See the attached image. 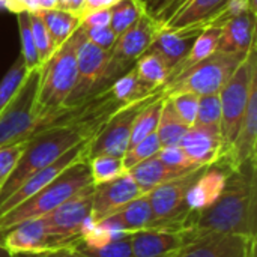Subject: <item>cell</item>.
I'll return each instance as SVG.
<instances>
[{"label": "cell", "mask_w": 257, "mask_h": 257, "mask_svg": "<svg viewBox=\"0 0 257 257\" xmlns=\"http://www.w3.org/2000/svg\"><path fill=\"white\" fill-rule=\"evenodd\" d=\"M187 230L194 235L226 233L256 238L257 173L256 160L229 172L220 197L206 209L191 212Z\"/></svg>", "instance_id": "1"}, {"label": "cell", "mask_w": 257, "mask_h": 257, "mask_svg": "<svg viewBox=\"0 0 257 257\" xmlns=\"http://www.w3.org/2000/svg\"><path fill=\"white\" fill-rule=\"evenodd\" d=\"M99 130V126L86 122H66L51 125L32 136L15 169L0 187V205L30 175L54 163L74 146L92 140Z\"/></svg>", "instance_id": "2"}, {"label": "cell", "mask_w": 257, "mask_h": 257, "mask_svg": "<svg viewBox=\"0 0 257 257\" xmlns=\"http://www.w3.org/2000/svg\"><path fill=\"white\" fill-rule=\"evenodd\" d=\"M81 36V27L69 36L50 59L41 65L38 92L33 105V114L38 130L56 113H59L74 89L77 80V47Z\"/></svg>", "instance_id": "3"}, {"label": "cell", "mask_w": 257, "mask_h": 257, "mask_svg": "<svg viewBox=\"0 0 257 257\" xmlns=\"http://www.w3.org/2000/svg\"><path fill=\"white\" fill-rule=\"evenodd\" d=\"M92 184L89 161L83 158L74 163L30 199L0 215V235L23 221L45 217L74 194Z\"/></svg>", "instance_id": "4"}, {"label": "cell", "mask_w": 257, "mask_h": 257, "mask_svg": "<svg viewBox=\"0 0 257 257\" xmlns=\"http://www.w3.org/2000/svg\"><path fill=\"white\" fill-rule=\"evenodd\" d=\"M257 74V50L256 45L248 51L247 57L238 65L230 78L218 92L221 105V140H223V158L229 154L238 131L241 128L248 98L251 80ZM220 160V161H221Z\"/></svg>", "instance_id": "5"}, {"label": "cell", "mask_w": 257, "mask_h": 257, "mask_svg": "<svg viewBox=\"0 0 257 257\" xmlns=\"http://www.w3.org/2000/svg\"><path fill=\"white\" fill-rule=\"evenodd\" d=\"M163 29V23L157 21L148 12H145L137 23L119 35L113 48L110 50V59L105 74L99 83V92L111 86L114 80L128 72L136 65L137 59L151 48Z\"/></svg>", "instance_id": "6"}, {"label": "cell", "mask_w": 257, "mask_h": 257, "mask_svg": "<svg viewBox=\"0 0 257 257\" xmlns=\"http://www.w3.org/2000/svg\"><path fill=\"white\" fill-rule=\"evenodd\" d=\"M247 54L217 50L175 81L164 84L160 90L164 95L172 92H191L197 96L218 93Z\"/></svg>", "instance_id": "7"}, {"label": "cell", "mask_w": 257, "mask_h": 257, "mask_svg": "<svg viewBox=\"0 0 257 257\" xmlns=\"http://www.w3.org/2000/svg\"><path fill=\"white\" fill-rule=\"evenodd\" d=\"M41 66L30 69L11 102L0 113V148L29 140L36 134L38 122L33 114Z\"/></svg>", "instance_id": "8"}, {"label": "cell", "mask_w": 257, "mask_h": 257, "mask_svg": "<svg viewBox=\"0 0 257 257\" xmlns=\"http://www.w3.org/2000/svg\"><path fill=\"white\" fill-rule=\"evenodd\" d=\"M93 191L95 185H87L54 211L42 217L53 250L71 247L80 241V224L92 212Z\"/></svg>", "instance_id": "9"}, {"label": "cell", "mask_w": 257, "mask_h": 257, "mask_svg": "<svg viewBox=\"0 0 257 257\" xmlns=\"http://www.w3.org/2000/svg\"><path fill=\"white\" fill-rule=\"evenodd\" d=\"M244 9H248L245 0H187L164 23V29L202 32L206 27H221L226 20Z\"/></svg>", "instance_id": "10"}, {"label": "cell", "mask_w": 257, "mask_h": 257, "mask_svg": "<svg viewBox=\"0 0 257 257\" xmlns=\"http://www.w3.org/2000/svg\"><path fill=\"white\" fill-rule=\"evenodd\" d=\"M155 95L157 92L145 99H140L137 102L128 104L119 108L104 123L99 133L92 140H89L86 158L90 160L99 155H111V157L122 158L130 146V137H131V130H133L136 116L143 108V105Z\"/></svg>", "instance_id": "11"}, {"label": "cell", "mask_w": 257, "mask_h": 257, "mask_svg": "<svg viewBox=\"0 0 257 257\" xmlns=\"http://www.w3.org/2000/svg\"><path fill=\"white\" fill-rule=\"evenodd\" d=\"M108 59L110 51L102 50L87 41L81 30L80 42L77 47V80L62 110L75 107L99 92V83L105 74Z\"/></svg>", "instance_id": "12"}, {"label": "cell", "mask_w": 257, "mask_h": 257, "mask_svg": "<svg viewBox=\"0 0 257 257\" xmlns=\"http://www.w3.org/2000/svg\"><path fill=\"white\" fill-rule=\"evenodd\" d=\"M175 257H256V238L226 233H203Z\"/></svg>", "instance_id": "13"}, {"label": "cell", "mask_w": 257, "mask_h": 257, "mask_svg": "<svg viewBox=\"0 0 257 257\" xmlns=\"http://www.w3.org/2000/svg\"><path fill=\"white\" fill-rule=\"evenodd\" d=\"M87 143H80L77 146H74L72 149H69L66 154H63L60 158H57L54 163L45 166L44 169L35 172L33 175H30L2 205H0V215L6 214L8 211H11L12 208L18 206L20 203H23L24 200L30 199L33 194H36L39 190H42L44 187H47L50 182H53L62 172H65L69 166H72L74 163L86 158V151H87ZM87 160V158H86Z\"/></svg>", "instance_id": "14"}, {"label": "cell", "mask_w": 257, "mask_h": 257, "mask_svg": "<svg viewBox=\"0 0 257 257\" xmlns=\"http://www.w3.org/2000/svg\"><path fill=\"white\" fill-rule=\"evenodd\" d=\"M191 230H170L149 227L131 233L134 257H175L191 239Z\"/></svg>", "instance_id": "15"}, {"label": "cell", "mask_w": 257, "mask_h": 257, "mask_svg": "<svg viewBox=\"0 0 257 257\" xmlns=\"http://www.w3.org/2000/svg\"><path fill=\"white\" fill-rule=\"evenodd\" d=\"M257 143V74L251 80L250 86V98L247 104V110L238 131V136L220 164L226 166L230 172L238 170L242 164L256 160Z\"/></svg>", "instance_id": "16"}, {"label": "cell", "mask_w": 257, "mask_h": 257, "mask_svg": "<svg viewBox=\"0 0 257 257\" xmlns=\"http://www.w3.org/2000/svg\"><path fill=\"white\" fill-rule=\"evenodd\" d=\"M140 196H143L142 190L126 172L117 179L95 185L90 215L95 223H99Z\"/></svg>", "instance_id": "17"}, {"label": "cell", "mask_w": 257, "mask_h": 257, "mask_svg": "<svg viewBox=\"0 0 257 257\" xmlns=\"http://www.w3.org/2000/svg\"><path fill=\"white\" fill-rule=\"evenodd\" d=\"M0 245L14 256L53 250L44 218L23 221L0 235Z\"/></svg>", "instance_id": "18"}, {"label": "cell", "mask_w": 257, "mask_h": 257, "mask_svg": "<svg viewBox=\"0 0 257 257\" xmlns=\"http://www.w3.org/2000/svg\"><path fill=\"white\" fill-rule=\"evenodd\" d=\"M257 14L244 9L223 23L217 50L226 53L247 54L256 45Z\"/></svg>", "instance_id": "19"}, {"label": "cell", "mask_w": 257, "mask_h": 257, "mask_svg": "<svg viewBox=\"0 0 257 257\" xmlns=\"http://www.w3.org/2000/svg\"><path fill=\"white\" fill-rule=\"evenodd\" d=\"M179 146L197 166H212L223 157L221 133L208 126H190L181 139Z\"/></svg>", "instance_id": "20"}, {"label": "cell", "mask_w": 257, "mask_h": 257, "mask_svg": "<svg viewBox=\"0 0 257 257\" xmlns=\"http://www.w3.org/2000/svg\"><path fill=\"white\" fill-rule=\"evenodd\" d=\"M229 172L230 170L220 163L206 167L187 193V208L197 212L211 206L223 193Z\"/></svg>", "instance_id": "21"}, {"label": "cell", "mask_w": 257, "mask_h": 257, "mask_svg": "<svg viewBox=\"0 0 257 257\" xmlns=\"http://www.w3.org/2000/svg\"><path fill=\"white\" fill-rule=\"evenodd\" d=\"M199 33V30L163 29V32L158 35L149 50L155 51L164 60L170 72V69H173L188 54Z\"/></svg>", "instance_id": "22"}, {"label": "cell", "mask_w": 257, "mask_h": 257, "mask_svg": "<svg viewBox=\"0 0 257 257\" xmlns=\"http://www.w3.org/2000/svg\"><path fill=\"white\" fill-rule=\"evenodd\" d=\"M152 221H154V215H152L149 197L148 194H143L131 200L130 203H126L119 211H116L114 214H111L110 217L104 218L99 223L133 233L137 230L149 229L152 226Z\"/></svg>", "instance_id": "23"}, {"label": "cell", "mask_w": 257, "mask_h": 257, "mask_svg": "<svg viewBox=\"0 0 257 257\" xmlns=\"http://www.w3.org/2000/svg\"><path fill=\"white\" fill-rule=\"evenodd\" d=\"M128 173L134 179V182L139 185L142 193L148 194L154 188H157V187H160V185H163L172 179L184 176L190 172L172 169L167 164H164L157 155H154V157L139 163L137 166L131 167L128 170Z\"/></svg>", "instance_id": "24"}, {"label": "cell", "mask_w": 257, "mask_h": 257, "mask_svg": "<svg viewBox=\"0 0 257 257\" xmlns=\"http://www.w3.org/2000/svg\"><path fill=\"white\" fill-rule=\"evenodd\" d=\"M218 38H220V27H206V29H203L199 33V36L196 38V41H194L191 50L188 51V54L173 69H170L167 81L164 84L175 81L182 74H185L190 68H193L194 65H197L199 62L205 60L212 53H215L217 45H218Z\"/></svg>", "instance_id": "25"}, {"label": "cell", "mask_w": 257, "mask_h": 257, "mask_svg": "<svg viewBox=\"0 0 257 257\" xmlns=\"http://www.w3.org/2000/svg\"><path fill=\"white\" fill-rule=\"evenodd\" d=\"M41 20L44 21L48 35L53 42V48L57 50L65 41L69 39V36L78 29L81 24V20L74 12H69L66 9L53 8V9H39L36 12Z\"/></svg>", "instance_id": "26"}, {"label": "cell", "mask_w": 257, "mask_h": 257, "mask_svg": "<svg viewBox=\"0 0 257 257\" xmlns=\"http://www.w3.org/2000/svg\"><path fill=\"white\" fill-rule=\"evenodd\" d=\"M164 99H166V95L161 90H158L157 95L154 98H151L143 105V108L139 111V114L136 116L134 123H133L128 149L136 146L139 142H142L143 139H146L148 136H151L157 131V125L160 120V114L163 110Z\"/></svg>", "instance_id": "27"}, {"label": "cell", "mask_w": 257, "mask_h": 257, "mask_svg": "<svg viewBox=\"0 0 257 257\" xmlns=\"http://www.w3.org/2000/svg\"><path fill=\"white\" fill-rule=\"evenodd\" d=\"M134 69L140 81L152 92L160 90L169 77V68L166 66L164 60L152 50H148L137 59Z\"/></svg>", "instance_id": "28"}, {"label": "cell", "mask_w": 257, "mask_h": 257, "mask_svg": "<svg viewBox=\"0 0 257 257\" xmlns=\"http://www.w3.org/2000/svg\"><path fill=\"white\" fill-rule=\"evenodd\" d=\"M188 128L190 126H187L181 120V117L178 116L173 105L170 104V101L166 96L164 104H163V110H161V114H160V120H158V125H157V131H155L161 148L178 146L181 139L188 131Z\"/></svg>", "instance_id": "29"}, {"label": "cell", "mask_w": 257, "mask_h": 257, "mask_svg": "<svg viewBox=\"0 0 257 257\" xmlns=\"http://www.w3.org/2000/svg\"><path fill=\"white\" fill-rule=\"evenodd\" d=\"M113 92V95L116 96V99L122 104V105H128L133 102H137L140 99H145L151 95H154L155 92H152L149 87H146L140 78L137 77V72L134 69V66L125 72L123 75H120L117 80H114L111 83V86H108ZM158 92V90H157Z\"/></svg>", "instance_id": "30"}, {"label": "cell", "mask_w": 257, "mask_h": 257, "mask_svg": "<svg viewBox=\"0 0 257 257\" xmlns=\"http://www.w3.org/2000/svg\"><path fill=\"white\" fill-rule=\"evenodd\" d=\"M146 12L143 0H119L110 8V27L119 36Z\"/></svg>", "instance_id": "31"}, {"label": "cell", "mask_w": 257, "mask_h": 257, "mask_svg": "<svg viewBox=\"0 0 257 257\" xmlns=\"http://www.w3.org/2000/svg\"><path fill=\"white\" fill-rule=\"evenodd\" d=\"M87 161H89L93 185L110 182L113 179H117L123 173H126V170L123 167V161L119 157L99 155V157H93Z\"/></svg>", "instance_id": "32"}, {"label": "cell", "mask_w": 257, "mask_h": 257, "mask_svg": "<svg viewBox=\"0 0 257 257\" xmlns=\"http://www.w3.org/2000/svg\"><path fill=\"white\" fill-rule=\"evenodd\" d=\"M27 72L29 71L24 65L23 56L18 54L17 59L14 60L12 66L8 69V72L0 80V113L11 102V99L15 96V93L21 87Z\"/></svg>", "instance_id": "33"}, {"label": "cell", "mask_w": 257, "mask_h": 257, "mask_svg": "<svg viewBox=\"0 0 257 257\" xmlns=\"http://www.w3.org/2000/svg\"><path fill=\"white\" fill-rule=\"evenodd\" d=\"M17 20H18V29H20V36H21V56L24 60V65L27 68V71L39 68V56H38V50L35 45V38H33V32H32V24H30V15L29 12H20L17 14Z\"/></svg>", "instance_id": "34"}, {"label": "cell", "mask_w": 257, "mask_h": 257, "mask_svg": "<svg viewBox=\"0 0 257 257\" xmlns=\"http://www.w3.org/2000/svg\"><path fill=\"white\" fill-rule=\"evenodd\" d=\"M194 125L208 126L212 130H218L221 133V130H220L221 105H220L218 93L199 96V107H197V116H196Z\"/></svg>", "instance_id": "35"}, {"label": "cell", "mask_w": 257, "mask_h": 257, "mask_svg": "<svg viewBox=\"0 0 257 257\" xmlns=\"http://www.w3.org/2000/svg\"><path fill=\"white\" fill-rule=\"evenodd\" d=\"M71 248L84 257H134L131 248V233L99 248H89L80 244H74Z\"/></svg>", "instance_id": "36"}, {"label": "cell", "mask_w": 257, "mask_h": 257, "mask_svg": "<svg viewBox=\"0 0 257 257\" xmlns=\"http://www.w3.org/2000/svg\"><path fill=\"white\" fill-rule=\"evenodd\" d=\"M166 96L170 101V104L173 105L178 116L181 117V120L187 126H193L196 123L199 96L191 92H172Z\"/></svg>", "instance_id": "37"}, {"label": "cell", "mask_w": 257, "mask_h": 257, "mask_svg": "<svg viewBox=\"0 0 257 257\" xmlns=\"http://www.w3.org/2000/svg\"><path fill=\"white\" fill-rule=\"evenodd\" d=\"M161 149V145H160V140L157 137V134H151L148 136L146 139H143L142 142H139L136 146L130 148L125 155L122 157V161H123V167L125 170L128 172L131 167L137 166L139 163L154 157L158 154V151Z\"/></svg>", "instance_id": "38"}, {"label": "cell", "mask_w": 257, "mask_h": 257, "mask_svg": "<svg viewBox=\"0 0 257 257\" xmlns=\"http://www.w3.org/2000/svg\"><path fill=\"white\" fill-rule=\"evenodd\" d=\"M125 235H130V233L123 232L120 229L107 226L104 223H96V226L75 244H80V245L89 247V248H99V247H104V245H107V244H110V242H113V241H116Z\"/></svg>", "instance_id": "39"}, {"label": "cell", "mask_w": 257, "mask_h": 257, "mask_svg": "<svg viewBox=\"0 0 257 257\" xmlns=\"http://www.w3.org/2000/svg\"><path fill=\"white\" fill-rule=\"evenodd\" d=\"M29 15H30V24H32L33 38H35V45L38 50V56H39V63L42 65L50 59V56L54 51L53 42H51L48 30H47L44 21L41 20V17L36 12H29Z\"/></svg>", "instance_id": "40"}, {"label": "cell", "mask_w": 257, "mask_h": 257, "mask_svg": "<svg viewBox=\"0 0 257 257\" xmlns=\"http://www.w3.org/2000/svg\"><path fill=\"white\" fill-rule=\"evenodd\" d=\"M157 157L167 164L172 169L182 170V172H193L199 167H208V166H197L193 163V160L185 154V151L178 145V146H167L161 148L157 154Z\"/></svg>", "instance_id": "41"}, {"label": "cell", "mask_w": 257, "mask_h": 257, "mask_svg": "<svg viewBox=\"0 0 257 257\" xmlns=\"http://www.w3.org/2000/svg\"><path fill=\"white\" fill-rule=\"evenodd\" d=\"M29 140L17 142L8 146L0 148V181L5 182V179L11 175V172L15 169L18 160L21 158Z\"/></svg>", "instance_id": "42"}, {"label": "cell", "mask_w": 257, "mask_h": 257, "mask_svg": "<svg viewBox=\"0 0 257 257\" xmlns=\"http://www.w3.org/2000/svg\"><path fill=\"white\" fill-rule=\"evenodd\" d=\"M146 12L160 23H166L187 0H143Z\"/></svg>", "instance_id": "43"}, {"label": "cell", "mask_w": 257, "mask_h": 257, "mask_svg": "<svg viewBox=\"0 0 257 257\" xmlns=\"http://www.w3.org/2000/svg\"><path fill=\"white\" fill-rule=\"evenodd\" d=\"M81 26V24H80ZM81 30L86 36L87 41H90L92 44H95L96 47L110 51L117 39V35L113 32V29L110 26H104V27H86L81 26Z\"/></svg>", "instance_id": "44"}, {"label": "cell", "mask_w": 257, "mask_h": 257, "mask_svg": "<svg viewBox=\"0 0 257 257\" xmlns=\"http://www.w3.org/2000/svg\"><path fill=\"white\" fill-rule=\"evenodd\" d=\"M81 26H86V27H104V26H110V8L96 9V11L87 12L81 18Z\"/></svg>", "instance_id": "45"}, {"label": "cell", "mask_w": 257, "mask_h": 257, "mask_svg": "<svg viewBox=\"0 0 257 257\" xmlns=\"http://www.w3.org/2000/svg\"><path fill=\"white\" fill-rule=\"evenodd\" d=\"M119 0H84L83 5L80 6L77 15L80 17V20L87 14V12H92V11H96V9H105V8H111L114 3H117Z\"/></svg>", "instance_id": "46"}, {"label": "cell", "mask_w": 257, "mask_h": 257, "mask_svg": "<svg viewBox=\"0 0 257 257\" xmlns=\"http://www.w3.org/2000/svg\"><path fill=\"white\" fill-rule=\"evenodd\" d=\"M15 257H84L71 247H63V248H56L50 251H42V253H35V254H20Z\"/></svg>", "instance_id": "47"}, {"label": "cell", "mask_w": 257, "mask_h": 257, "mask_svg": "<svg viewBox=\"0 0 257 257\" xmlns=\"http://www.w3.org/2000/svg\"><path fill=\"white\" fill-rule=\"evenodd\" d=\"M83 2H84V0H68V3H66L65 9H66V11H69V12H74V14L77 15V12H78L80 6L83 5Z\"/></svg>", "instance_id": "48"}, {"label": "cell", "mask_w": 257, "mask_h": 257, "mask_svg": "<svg viewBox=\"0 0 257 257\" xmlns=\"http://www.w3.org/2000/svg\"><path fill=\"white\" fill-rule=\"evenodd\" d=\"M39 9H53L59 8V0H38Z\"/></svg>", "instance_id": "49"}, {"label": "cell", "mask_w": 257, "mask_h": 257, "mask_svg": "<svg viewBox=\"0 0 257 257\" xmlns=\"http://www.w3.org/2000/svg\"><path fill=\"white\" fill-rule=\"evenodd\" d=\"M0 257H15L12 253H9L5 247H2L0 245Z\"/></svg>", "instance_id": "50"}, {"label": "cell", "mask_w": 257, "mask_h": 257, "mask_svg": "<svg viewBox=\"0 0 257 257\" xmlns=\"http://www.w3.org/2000/svg\"><path fill=\"white\" fill-rule=\"evenodd\" d=\"M2 184H3V181H0V187H2Z\"/></svg>", "instance_id": "51"}]
</instances>
